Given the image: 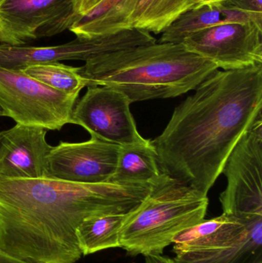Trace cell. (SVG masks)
<instances>
[{
	"mask_svg": "<svg viewBox=\"0 0 262 263\" xmlns=\"http://www.w3.org/2000/svg\"><path fill=\"white\" fill-rule=\"evenodd\" d=\"M87 88L74 106L70 123L81 126L92 137L120 146L146 139L137 129L126 96L107 86Z\"/></svg>",
	"mask_w": 262,
	"mask_h": 263,
	"instance_id": "cell-9",
	"label": "cell"
},
{
	"mask_svg": "<svg viewBox=\"0 0 262 263\" xmlns=\"http://www.w3.org/2000/svg\"><path fill=\"white\" fill-rule=\"evenodd\" d=\"M128 214L107 215L83 221L75 232L83 256L121 248L120 233Z\"/></svg>",
	"mask_w": 262,
	"mask_h": 263,
	"instance_id": "cell-18",
	"label": "cell"
},
{
	"mask_svg": "<svg viewBox=\"0 0 262 263\" xmlns=\"http://www.w3.org/2000/svg\"><path fill=\"white\" fill-rule=\"evenodd\" d=\"M6 117V115H5V112L4 111H3V109L0 107V117Z\"/></svg>",
	"mask_w": 262,
	"mask_h": 263,
	"instance_id": "cell-26",
	"label": "cell"
},
{
	"mask_svg": "<svg viewBox=\"0 0 262 263\" xmlns=\"http://www.w3.org/2000/svg\"><path fill=\"white\" fill-rule=\"evenodd\" d=\"M254 216H255L238 218L223 213L213 219H203L174 237V253L209 250L229 245L246 233Z\"/></svg>",
	"mask_w": 262,
	"mask_h": 263,
	"instance_id": "cell-13",
	"label": "cell"
},
{
	"mask_svg": "<svg viewBox=\"0 0 262 263\" xmlns=\"http://www.w3.org/2000/svg\"><path fill=\"white\" fill-rule=\"evenodd\" d=\"M100 1L101 0H75V12L78 15H85Z\"/></svg>",
	"mask_w": 262,
	"mask_h": 263,
	"instance_id": "cell-22",
	"label": "cell"
},
{
	"mask_svg": "<svg viewBox=\"0 0 262 263\" xmlns=\"http://www.w3.org/2000/svg\"><path fill=\"white\" fill-rule=\"evenodd\" d=\"M262 25L229 23L192 34L180 44L223 70L262 64Z\"/></svg>",
	"mask_w": 262,
	"mask_h": 263,
	"instance_id": "cell-10",
	"label": "cell"
},
{
	"mask_svg": "<svg viewBox=\"0 0 262 263\" xmlns=\"http://www.w3.org/2000/svg\"><path fill=\"white\" fill-rule=\"evenodd\" d=\"M209 198L162 173L120 233L121 248L131 256L163 254L180 232L205 219Z\"/></svg>",
	"mask_w": 262,
	"mask_h": 263,
	"instance_id": "cell-4",
	"label": "cell"
},
{
	"mask_svg": "<svg viewBox=\"0 0 262 263\" xmlns=\"http://www.w3.org/2000/svg\"><path fill=\"white\" fill-rule=\"evenodd\" d=\"M78 95L58 92L22 71L0 66V107L17 124L60 130L70 123Z\"/></svg>",
	"mask_w": 262,
	"mask_h": 263,
	"instance_id": "cell-5",
	"label": "cell"
},
{
	"mask_svg": "<svg viewBox=\"0 0 262 263\" xmlns=\"http://www.w3.org/2000/svg\"><path fill=\"white\" fill-rule=\"evenodd\" d=\"M75 0H0V44L27 46L70 29Z\"/></svg>",
	"mask_w": 262,
	"mask_h": 263,
	"instance_id": "cell-8",
	"label": "cell"
},
{
	"mask_svg": "<svg viewBox=\"0 0 262 263\" xmlns=\"http://www.w3.org/2000/svg\"><path fill=\"white\" fill-rule=\"evenodd\" d=\"M156 42L151 32L138 28H129L94 38L76 37L72 41L58 46L35 47L0 44V66L22 70L26 66L38 63H60L66 60L86 62L98 55Z\"/></svg>",
	"mask_w": 262,
	"mask_h": 263,
	"instance_id": "cell-7",
	"label": "cell"
},
{
	"mask_svg": "<svg viewBox=\"0 0 262 263\" xmlns=\"http://www.w3.org/2000/svg\"><path fill=\"white\" fill-rule=\"evenodd\" d=\"M156 153L149 139L121 145L116 168L109 182L129 185H152L161 176Z\"/></svg>",
	"mask_w": 262,
	"mask_h": 263,
	"instance_id": "cell-17",
	"label": "cell"
},
{
	"mask_svg": "<svg viewBox=\"0 0 262 263\" xmlns=\"http://www.w3.org/2000/svg\"><path fill=\"white\" fill-rule=\"evenodd\" d=\"M172 259L174 263H262V216H254L246 233L229 245L183 252Z\"/></svg>",
	"mask_w": 262,
	"mask_h": 263,
	"instance_id": "cell-15",
	"label": "cell"
},
{
	"mask_svg": "<svg viewBox=\"0 0 262 263\" xmlns=\"http://www.w3.org/2000/svg\"><path fill=\"white\" fill-rule=\"evenodd\" d=\"M221 4L246 12L262 13V0H227Z\"/></svg>",
	"mask_w": 262,
	"mask_h": 263,
	"instance_id": "cell-21",
	"label": "cell"
},
{
	"mask_svg": "<svg viewBox=\"0 0 262 263\" xmlns=\"http://www.w3.org/2000/svg\"><path fill=\"white\" fill-rule=\"evenodd\" d=\"M119 148L94 137L83 142H60L46 156L45 177L77 183L109 182Z\"/></svg>",
	"mask_w": 262,
	"mask_h": 263,
	"instance_id": "cell-11",
	"label": "cell"
},
{
	"mask_svg": "<svg viewBox=\"0 0 262 263\" xmlns=\"http://www.w3.org/2000/svg\"><path fill=\"white\" fill-rule=\"evenodd\" d=\"M29 77L43 84L66 94H79L86 87L83 78L78 72V67L63 63H38L22 69Z\"/></svg>",
	"mask_w": 262,
	"mask_h": 263,
	"instance_id": "cell-20",
	"label": "cell"
},
{
	"mask_svg": "<svg viewBox=\"0 0 262 263\" xmlns=\"http://www.w3.org/2000/svg\"><path fill=\"white\" fill-rule=\"evenodd\" d=\"M215 4V0H195L193 8L201 7L206 5Z\"/></svg>",
	"mask_w": 262,
	"mask_h": 263,
	"instance_id": "cell-25",
	"label": "cell"
},
{
	"mask_svg": "<svg viewBox=\"0 0 262 263\" xmlns=\"http://www.w3.org/2000/svg\"><path fill=\"white\" fill-rule=\"evenodd\" d=\"M146 263H174L173 259L163 254H151L145 256Z\"/></svg>",
	"mask_w": 262,
	"mask_h": 263,
	"instance_id": "cell-23",
	"label": "cell"
},
{
	"mask_svg": "<svg viewBox=\"0 0 262 263\" xmlns=\"http://www.w3.org/2000/svg\"><path fill=\"white\" fill-rule=\"evenodd\" d=\"M229 23L262 25V13L246 12L223 4L206 5L186 11L163 32L158 43H181L186 37L203 29Z\"/></svg>",
	"mask_w": 262,
	"mask_h": 263,
	"instance_id": "cell-14",
	"label": "cell"
},
{
	"mask_svg": "<svg viewBox=\"0 0 262 263\" xmlns=\"http://www.w3.org/2000/svg\"><path fill=\"white\" fill-rule=\"evenodd\" d=\"M46 133L44 128L17 123L0 132V178L45 177L46 156L52 147Z\"/></svg>",
	"mask_w": 262,
	"mask_h": 263,
	"instance_id": "cell-12",
	"label": "cell"
},
{
	"mask_svg": "<svg viewBox=\"0 0 262 263\" xmlns=\"http://www.w3.org/2000/svg\"><path fill=\"white\" fill-rule=\"evenodd\" d=\"M217 69L180 43L156 42L93 57L78 72L86 87L112 88L132 103L179 97Z\"/></svg>",
	"mask_w": 262,
	"mask_h": 263,
	"instance_id": "cell-3",
	"label": "cell"
},
{
	"mask_svg": "<svg viewBox=\"0 0 262 263\" xmlns=\"http://www.w3.org/2000/svg\"><path fill=\"white\" fill-rule=\"evenodd\" d=\"M151 186L0 178V250L29 263H75L83 256L78 226L130 213Z\"/></svg>",
	"mask_w": 262,
	"mask_h": 263,
	"instance_id": "cell-2",
	"label": "cell"
},
{
	"mask_svg": "<svg viewBox=\"0 0 262 263\" xmlns=\"http://www.w3.org/2000/svg\"><path fill=\"white\" fill-rule=\"evenodd\" d=\"M139 1L101 0L87 13L78 15L69 30L76 37L91 39L129 29V20Z\"/></svg>",
	"mask_w": 262,
	"mask_h": 263,
	"instance_id": "cell-16",
	"label": "cell"
},
{
	"mask_svg": "<svg viewBox=\"0 0 262 263\" xmlns=\"http://www.w3.org/2000/svg\"><path fill=\"white\" fill-rule=\"evenodd\" d=\"M0 263H29L26 261L22 260L18 258L14 257L11 255L8 254L3 250H0Z\"/></svg>",
	"mask_w": 262,
	"mask_h": 263,
	"instance_id": "cell-24",
	"label": "cell"
},
{
	"mask_svg": "<svg viewBox=\"0 0 262 263\" xmlns=\"http://www.w3.org/2000/svg\"><path fill=\"white\" fill-rule=\"evenodd\" d=\"M262 119L241 137L226 160L227 186L219 196L223 213L262 216Z\"/></svg>",
	"mask_w": 262,
	"mask_h": 263,
	"instance_id": "cell-6",
	"label": "cell"
},
{
	"mask_svg": "<svg viewBox=\"0 0 262 263\" xmlns=\"http://www.w3.org/2000/svg\"><path fill=\"white\" fill-rule=\"evenodd\" d=\"M195 0H140L130 17L129 28L161 34L172 22L192 9Z\"/></svg>",
	"mask_w": 262,
	"mask_h": 263,
	"instance_id": "cell-19",
	"label": "cell"
},
{
	"mask_svg": "<svg viewBox=\"0 0 262 263\" xmlns=\"http://www.w3.org/2000/svg\"><path fill=\"white\" fill-rule=\"evenodd\" d=\"M262 64L211 74L150 140L163 174L208 196L229 155L262 119Z\"/></svg>",
	"mask_w": 262,
	"mask_h": 263,
	"instance_id": "cell-1",
	"label": "cell"
}]
</instances>
